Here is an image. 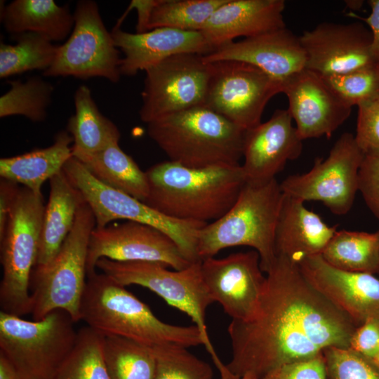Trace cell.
Listing matches in <instances>:
<instances>
[{"label": "cell", "instance_id": "7dc6e473", "mask_svg": "<svg viewBox=\"0 0 379 379\" xmlns=\"http://www.w3.org/2000/svg\"><path fill=\"white\" fill-rule=\"evenodd\" d=\"M346 5L352 10H359L361 8L364 1H346Z\"/></svg>", "mask_w": 379, "mask_h": 379}, {"label": "cell", "instance_id": "e0dca14e", "mask_svg": "<svg viewBox=\"0 0 379 379\" xmlns=\"http://www.w3.org/2000/svg\"><path fill=\"white\" fill-rule=\"evenodd\" d=\"M288 110L301 138H330L350 117L352 107L342 100L323 77L307 68L282 82Z\"/></svg>", "mask_w": 379, "mask_h": 379}, {"label": "cell", "instance_id": "f6af8a7d", "mask_svg": "<svg viewBox=\"0 0 379 379\" xmlns=\"http://www.w3.org/2000/svg\"><path fill=\"white\" fill-rule=\"evenodd\" d=\"M159 0H133L131 1L126 11L119 20L114 27H120L121 23L126 16V14L135 9L138 13V20L136 24V33H143L148 31V25L150 15L154 7Z\"/></svg>", "mask_w": 379, "mask_h": 379}, {"label": "cell", "instance_id": "816d5d0a", "mask_svg": "<svg viewBox=\"0 0 379 379\" xmlns=\"http://www.w3.org/2000/svg\"><path fill=\"white\" fill-rule=\"evenodd\" d=\"M378 74H379V65H378Z\"/></svg>", "mask_w": 379, "mask_h": 379}, {"label": "cell", "instance_id": "d6a6232c", "mask_svg": "<svg viewBox=\"0 0 379 379\" xmlns=\"http://www.w3.org/2000/svg\"><path fill=\"white\" fill-rule=\"evenodd\" d=\"M105 336L89 326L77 331L74 345L54 379H110L104 355Z\"/></svg>", "mask_w": 379, "mask_h": 379}, {"label": "cell", "instance_id": "9a60e30c", "mask_svg": "<svg viewBox=\"0 0 379 379\" xmlns=\"http://www.w3.org/2000/svg\"><path fill=\"white\" fill-rule=\"evenodd\" d=\"M206 288L232 320L248 321L258 312L267 277L255 250L232 253L222 258L201 261Z\"/></svg>", "mask_w": 379, "mask_h": 379}, {"label": "cell", "instance_id": "8d00e7d4", "mask_svg": "<svg viewBox=\"0 0 379 379\" xmlns=\"http://www.w3.org/2000/svg\"><path fill=\"white\" fill-rule=\"evenodd\" d=\"M322 77L334 92L351 107L379 95L378 65Z\"/></svg>", "mask_w": 379, "mask_h": 379}, {"label": "cell", "instance_id": "ab89813d", "mask_svg": "<svg viewBox=\"0 0 379 379\" xmlns=\"http://www.w3.org/2000/svg\"><path fill=\"white\" fill-rule=\"evenodd\" d=\"M260 379H326L323 353L309 359L279 366Z\"/></svg>", "mask_w": 379, "mask_h": 379}, {"label": "cell", "instance_id": "4dcf8cb0", "mask_svg": "<svg viewBox=\"0 0 379 379\" xmlns=\"http://www.w3.org/2000/svg\"><path fill=\"white\" fill-rule=\"evenodd\" d=\"M104 355L110 379H154L156 357L150 347L122 337L105 336Z\"/></svg>", "mask_w": 379, "mask_h": 379}, {"label": "cell", "instance_id": "d4e9b609", "mask_svg": "<svg viewBox=\"0 0 379 379\" xmlns=\"http://www.w3.org/2000/svg\"><path fill=\"white\" fill-rule=\"evenodd\" d=\"M50 194L43 218L35 266L48 263L58 253L72 230L78 210L84 202L81 192L63 171L49 180Z\"/></svg>", "mask_w": 379, "mask_h": 379}, {"label": "cell", "instance_id": "681fc988", "mask_svg": "<svg viewBox=\"0 0 379 379\" xmlns=\"http://www.w3.org/2000/svg\"><path fill=\"white\" fill-rule=\"evenodd\" d=\"M372 360L373 361L374 364L376 365V366L379 369V352Z\"/></svg>", "mask_w": 379, "mask_h": 379}, {"label": "cell", "instance_id": "5b68a950", "mask_svg": "<svg viewBox=\"0 0 379 379\" xmlns=\"http://www.w3.org/2000/svg\"><path fill=\"white\" fill-rule=\"evenodd\" d=\"M283 199L276 178L259 185L246 182L228 211L200 230L199 258L214 257L226 248L249 246L258 253L267 273L277 258L275 232Z\"/></svg>", "mask_w": 379, "mask_h": 379}, {"label": "cell", "instance_id": "ac0fdd59", "mask_svg": "<svg viewBox=\"0 0 379 379\" xmlns=\"http://www.w3.org/2000/svg\"><path fill=\"white\" fill-rule=\"evenodd\" d=\"M371 38L361 22H321L300 36L305 68L326 76L377 65L371 54Z\"/></svg>", "mask_w": 379, "mask_h": 379}, {"label": "cell", "instance_id": "1f68e13d", "mask_svg": "<svg viewBox=\"0 0 379 379\" xmlns=\"http://www.w3.org/2000/svg\"><path fill=\"white\" fill-rule=\"evenodd\" d=\"M14 36L15 44H0L1 78L34 69L45 71L52 65L58 48L53 41L33 32Z\"/></svg>", "mask_w": 379, "mask_h": 379}, {"label": "cell", "instance_id": "836d02e7", "mask_svg": "<svg viewBox=\"0 0 379 379\" xmlns=\"http://www.w3.org/2000/svg\"><path fill=\"white\" fill-rule=\"evenodd\" d=\"M9 84L10 89L0 98V117L20 115L33 122L43 121L51 102L52 84L39 77Z\"/></svg>", "mask_w": 379, "mask_h": 379}, {"label": "cell", "instance_id": "7bdbcfd3", "mask_svg": "<svg viewBox=\"0 0 379 379\" xmlns=\"http://www.w3.org/2000/svg\"><path fill=\"white\" fill-rule=\"evenodd\" d=\"M19 185L0 179V239L3 237L8 217L20 190Z\"/></svg>", "mask_w": 379, "mask_h": 379}, {"label": "cell", "instance_id": "7a4b0ae2", "mask_svg": "<svg viewBox=\"0 0 379 379\" xmlns=\"http://www.w3.org/2000/svg\"><path fill=\"white\" fill-rule=\"evenodd\" d=\"M145 173L147 205L171 218L204 223L226 213L246 183L240 164L194 168L168 160Z\"/></svg>", "mask_w": 379, "mask_h": 379}, {"label": "cell", "instance_id": "bcb514c9", "mask_svg": "<svg viewBox=\"0 0 379 379\" xmlns=\"http://www.w3.org/2000/svg\"><path fill=\"white\" fill-rule=\"evenodd\" d=\"M0 379H21L12 362L0 352Z\"/></svg>", "mask_w": 379, "mask_h": 379}, {"label": "cell", "instance_id": "7402d4cb", "mask_svg": "<svg viewBox=\"0 0 379 379\" xmlns=\"http://www.w3.org/2000/svg\"><path fill=\"white\" fill-rule=\"evenodd\" d=\"M111 33L116 46L124 53L121 74L128 77L175 55H205L213 51L200 31L161 27L133 34L114 27Z\"/></svg>", "mask_w": 379, "mask_h": 379}, {"label": "cell", "instance_id": "f1b7e54d", "mask_svg": "<svg viewBox=\"0 0 379 379\" xmlns=\"http://www.w3.org/2000/svg\"><path fill=\"white\" fill-rule=\"evenodd\" d=\"M74 157L100 182L143 202L147 199L148 183L145 171L121 149L119 142L100 152Z\"/></svg>", "mask_w": 379, "mask_h": 379}, {"label": "cell", "instance_id": "3957f363", "mask_svg": "<svg viewBox=\"0 0 379 379\" xmlns=\"http://www.w3.org/2000/svg\"><path fill=\"white\" fill-rule=\"evenodd\" d=\"M80 320L103 336L128 338L152 348L203 345L196 326L166 323L125 286L104 273L87 276L79 307Z\"/></svg>", "mask_w": 379, "mask_h": 379}, {"label": "cell", "instance_id": "52a82bcc", "mask_svg": "<svg viewBox=\"0 0 379 379\" xmlns=\"http://www.w3.org/2000/svg\"><path fill=\"white\" fill-rule=\"evenodd\" d=\"M95 227L94 215L84 201L55 256L46 265L34 267L30 277L34 320L62 310L75 323L80 321V302L87 280L88 243Z\"/></svg>", "mask_w": 379, "mask_h": 379}, {"label": "cell", "instance_id": "603a6c76", "mask_svg": "<svg viewBox=\"0 0 379 379\" xmlns=\"http://www.w3.org/2000/svg\"><path fill=\"white\" fill-rule=\"evenodd\" d=\"M284 0H227L200 32L213 49L234 41L286 27Z\"/></svg>", "mask_w": 379, "mask_h": 379}, {"label": "cell", "instance_id": "277c9868", "mask_svg": "<svg viewBox=\"0 0 379 379\" xmlns=\"http://www.w3.org/2000/svg\"><path fill=\"white\" fill-rule=\"evenodd\" d=\"M150 138L169 161L203 168L239 165L245 131L201 105L147 124Z\"/></svg>", "mask_w": 379, "mask_h": 379}, {"label": "cell", "instance_id": "7c38bea8", "mask_svg": "<svg viewBox=\"0 0 379 379\" xmlns=\"http://www.w3.org/2000/svg\"><path fill=\"white\" fill-rule=\"evenodd\" d=\"M365 155L354 135L345 132L326 159L317 158L307 173L289 175L281 183L283 193L303 202H322L336 215L347 213L359 191V173Z\"/></svg>", "mask_w": 379, "mask_h": 379}, {"label": "cell", "instance_id": "4316f807", "mask_svg": "<svg viewBox=\"0 0 379 379\" xmlns=\"http://www.w3.org/2000/svg\"><path fill=\"white\" fill-rule=\"evenodd\" d=\"M1 10L4 27L14 36L33 32L59 41L69 37L74 27V15L53 0H15Z\"/></svg>", "mask_w": 379, "mask_h": 379}, {"label": "cell", "instance_id": "74e56055", "mask_svg": "<svg viewBox=\"0 0 379 379\" xmlns=\"http://www.w3.org/2000/svg\"><path fill=\"white\" fill-rule=\"evenodd\" d=\"M322 353L326 379H379L373 361L350 347H329Z\"/></svg>", "mask_w": 379, "mask_h": 379}, {"label": "cell", "instance_id": "ba28073f", "mask_svg": "<svg viewBox=\"0 0 379 379\" xmlns=\"http://www.w3.org/2000/svg\"><path fill=\"white\" fill-rule=\"evenodd\" d=\"M42 193L21 187L0 239V307L22 317L32 312L30 277L36 265L45 211Z\"/></svg>", "mask_w": 379, "mask_h": 379}, {"label": "cell", "instance_id": "484cf974", "mask_svg": "<svg viewBox=\"0 0 379 379\" xmlns=\"http://www.w3.org/2000/svg\"><path fill=\"white\" fill-rule=\"evenodd\" d=\"M73 138L67 131L58 132L53 144L44 148L0 159V176L22 185L32 191L41 192L43 184L62 171L73 156Z\"/></svg>", "mask_w": 379, "mask_h": 379}, {"label": "cell", "instance_id": "5bb4252c", "mask_svg": "<svg viewBox=\"0 0 379 379\" xmlns=\"http://www.w3.org/2000/svg\"><path fill=\"white\" fill-rule=\"evenodd\" d=\"M203 55L182 53L148 68L139 114L148 124L158 118L204 105L210 64Z\"/></svg>", "mask_w": 379, "mask_h": 379}, {"label": "cell", "instance_id": "e575fe53", "mask_svg": "<svg viewBox=\"0 0 379 379\" xmlns=\"http://www.w3.org/2000/svg\"><path fill=\"white\" fill-rule=\"evenodd\" d=\"M227 0H159L154 7L148 31L168 27L200 31L212 14Z\"/></svg>", "mask_w": 379, "mask_h": 379}, {"label": "cell", "instance_id": "ffe728a7", "mask_svg": "<svg viewBox=\"0 0 379 379\" xmlns=\"http://www.w3.org/2000/svg\"><path fill=\"white\" fill-rule=\"evenodd\" d=\"M306 279L358 327L379 319V278L366 272H348L329 265L321 255L299 264Z\"/></svg>", "mask_w": 379, "mask_h": 379}, {"label": "cell", "instance_id": "8fae6325", "mask_svg": "<svg viewBox=\"0 0 379 379\" xmlns=\"http://www.w3.org/2000/svg\"><path fill=\"white\" fill-rule=\"evenodd\" d=\"M74 27L67 41L58 46L46 77H101L112 83L119 81L121 59L111 32L102 22L97 3H77Z\"/></svg>", "mask_w": 379, "mask_h": 379}, {"label": "cell", "instance_id": "8992f818", "mask_svg": "<svg viewBox=\"0 0 379 379\" xmlns=\"http://www.w3.org/2000/svg\"><path fill=\"white\" fill-rule=\"evenodd\" d=\"M201 261L192 262L182 270H170L159 262H120L103 258L97 262L96 267L124 286L133 284L149 289L169 305L188 315L198 328L220 379H238L221 361L209 338L206 313L214 301L204 281Z\"/></svg>", "mask_w": 379, "mask_h": 379}, {"label": "cell", "instance_id": "cb8c5ba5", "mask_svg": "<svg viewBox=\"0 0 379 379\" xmlns=\"http://www.w3.org/2000/svg\"><path fill=\"white\" fill-rule=\"evenodd\" d=\"M304 202L284 194L275 232L276 255L299 264L305 258L321 255L336 232Z\"/></svg>", "mask_w": 379, "mask_h": 379}, {"label": "cell", "instance_id": "60d3db41", "mask_svg": "<svg viewBox=\"0 0 379 379\" xmlns=\"http://www.w3.org/2000/svg\"><path fill=\"white\" fill-rule=\"evenodd\" d=\"M359 191L379 220V157L365 156L359 173Z\"/></svg>", "mask_w": 379, "mask_h": 379}, {"label": "cell", "instance_id": "6da1fadb", "mask_svg": "<svg viewBox=\"0 0 379 379\" xmlns=\"http://www.w3.org/2000/svg\"><path fill=\"white\" fill-rule=\"evenodd\" d=\"M276 256L256 316L248 321L232 319L227 328L232 357L226 366L239 378L247 373L260 378L329 347L348 348L357 327L311 285L299 265Z\"/></svg>", "mask_w": 379, "mask_h": 379}, {"label": "cell", "instance_id": "c3c4849f", "mask_svg": "<svg viewBox=\"0 0 379 379\" xmlns=\"http://www.w3.org/2000/svg\"><path fill=\"white\" fill-rule=\"evenodd\" d=\"M240 379H260L256 375L251 373H247L244 375H243Z\"/></svg>", "mask_w": 379, "mask_h": 379}, {"label": "cell", "instance_id": "44dd1931", "mask_svg": "<svg viewBox=\"0 0 379 379\" xmlns=\"http://www.w3.org/2000/svg\"><path fill=\"white\" fill-rule=\"evenodd\" d=\"M205 62L235 60L252 65L281 83L305 68L300 36L286 27L232 41L203 56Z\"/></svg>", "mask_w": 379, "mask_h": 379}, {"label": "cell", "instance_id": "2e32d148", "mask_svg": "<svg viewBox=\"0 0 379 379\" xmlns=\"http://www.w3.org/2000/svg\"><path fill=\"white\" fill-rule=\"evenodd\" d=\"M114 261H149L173 270L189 266L176 244L163 232L142 223L128 221L95 227L91 232L87 255V276L96 272L100 258Z\"/></svg>", "mask_w": 379, "mask_h": 379}, {"label": "cell", "instance_id": "4fadbf2b", "mask_svg": "<svg viewBox=\"0 0 379 379\" xmlns=\"http://www.w3.org/2000/svg\"><path fill=\"white\" fill-rule=\"evenodd\" d=\"M204 106L244 130L261 123L270 100L282 93V83L246 62H210Z\"/></svg>", "mask_w": 379, "mask_h": 379}, {"label": "cell", "instance_id": "d590c367", "mask_svg": "<svg viewBox=\"0 0 379 379\" xmlns=\"http://www.w3.org/2000/svg\"><path fill=\"white\" fill-rule=\"evenodd\" d=\"M156 357L154 379H213L210 364L187 347L164 345L153 347Z\"/></svg>", "mask_w": 379, "mask_h": 379}, {"label": "cell", "instance_id": "b9f144b4", "mask_svg": "<svg viewBox=\"0 0 379 379\" xmlns=\"http://www.w3.org/2000/svg\"><path fill=\"white\" fill-rule=\"evenodd\" d=\"M350 348L373 359L379 352V319H370L357 327Z\"/></svg>", "mask_w": 379, "mask_h": 379}, {"label": "cell", "instance_id": "30bf717a", "mask_svg": "<svg viewBox=\"0 0 379 379\" xmlns=\"http://www.w3.org/2000/svg\"><path fill=\"white\" fill-rule=\"evenodd\" d=\"M62 171L91 208L95 227H104L119 219L148 225L171 237L189 262L201 260L197 253L198 236L207 223L176 220L159 213L145 202L100 182L74 156Z\"/></svg>", "mask_w": 379, "mask_h": 379}, {"label": "cell", "instance_id": "ee69618b", "mask_svg": "<svg viewBox=\"0 0 379 379\" xmlns=\"http://www.w3.org/2000/svg\"><path fill=\"white\" fill-rule=\"evenodd\" d=\"M368 4L371 9L368 17L363 18L353 13H350L349 15L362 20L370 27L372 36L371 54L375 64L379 65V0H369Z\"/></svg>", "mask_w": 379, "mask_h": 379}, {"label": "cell", "instance_id": "f907efd6", "mask_svg": "<svg viewBox=\"0 0 379 379\" xmlns=\"http://www.w3.org/2000/svg\"><path fill=\"white\" fill-rule=\"evenodd\" d=\"M377 232H378V234L379 235V229L377 230ZM378 274H379V272H378Z\"/></svg>", "mask_w": 379, "mask_h": 379}, {"label": "cell", "instance_id": "9c48e42d", "mask_svg": "<svg viewBox=\"0 0 379 379\" xmlns=\"http://www.w3.org/2000/svg\"><path fill=\"white\" fill-rule=\"evenodd\" d=\"M74 323L62 310L33 321L1 311L0 352L21 379H54L74 345Z\"/></svg>", "mask_w": 379, "mask_h": 379}, {"label": "cell", "instance_id": "83f0119b", "mask_svg": "<svg viewBox=\"0 0 379 379\" xmlns=\"http://www.w3.org/2000/svg\"><path fill=\"white\" fill-rule=\"evenodd\" d=\"M74 101L75 112L67 123L73 156L93 154L119 142V130L100 112L87 86L77 88Z\"/></svg>", "mask_w": 379, "mask_h": 379}, {"label": "cell", "instance_id": "d6986e66", "mask_svg": "<svg viewBox=\"0 0 379 379\" xmlns=\"http://www.w3.org/2000/svg\"><path fill=\"white\" fill-rule=\"evenodd\" d=\"M302 152V140L288 109H277L270 119L245 131L241 165L246 182H268L288 161Z\"/></svg>", "mask_w": 379, "mask_h": 379}, {"label": "cell", "instance_id": "f35d334b", "mask_svg": "<svg viewBox=\"0 0 379 379\" xmlns=\"http://www.w3.org/2000/svg\"><path fill=\"white\" fill-rule=\"evenodd\" d=\"M357 107L356 142L365 156L379 157V95Z\"/></svg>", "mask_w": 379, "mask_h": 379}, {"label": "cell", "instance_id": "f546056e", "mask_svg": "<svg viewBox=\"0 0 379 379\" xmlns=\"http://www.w3.org/2000/svg\"><path fill=\"white\" fill-rule=\"evenodd\" d=\"M321 256L329 265L342 270L378 274L379 235L377 231H336Z\"/></svg>", "mask_w": 379, "mask_h": 379}]
</instances>
